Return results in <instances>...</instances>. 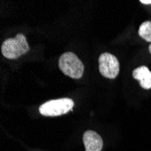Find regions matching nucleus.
Masks as SVG:
<instances>
[{"mask_svg":"<svg viewBox=\"0 0 151 151\" xmlns=\"http://www.w3.org/2000/svg\"><path fill=\"white\" fill-rule=\"evenodd\" d=\"M60 70L67 76L73 79H80L83 75L84 65L75 53L67 52L59 58Z\"/></svg>","mask_w":151,"mask_h":151,"instance_id":"1","label":"nucleus"},{"mask_svg":"<svg viewBox=\"0 0 151 151\" xmlns=\"http://www.w3.org/2000/svg\"><path fill=\"white\" fill-rule=\"evenodd\" d=\"M148 50H149V52H150V54H151V44H150V45L148 46Z\"/></svg>","mask_w":151,"mask_h":151,"instance_id":"9","label":"nucleus"},{"mask_svg":"<svg viewBox=\"0 0 151 151\" xmlns=\"http://www.w3.org/2000/svg\"><path fill=\"white\" fill-rule=\"evenodd\" d=\"M99 70L102 76L108 79H115L119 73V60L111 53H101L99 57Z\"/></svg>","mask_w":151,"mask_h":151,"instance_id":"4","label":"nucleus"},{"mask_svg":"<svg viewBox=\"0 0 151 151\" xmlns=\"http://www.w3.org/2000/svg\"><path fill=\"white\" fill-rule=\"evenodd\" d=\"M83 144L86 151H101L103 140L98 133L92 130H87L83 134Z\"/></svg>","mask_w":151,"mask_h":151,"instance_id":"5","label":"nucleus"},{"mask_svg":"<svg viewBox=\"0 0 151 151\" xmlns=\"http://www.w3.org/2000/svg\"><path fill=\"white\" fill-rule=\"evenodd\" d=\"M139 35L145 41L151 43V22L150 21L143 22L140 24L139 28Z\"/></svg>","mask_w":151,"mask_h":151,"instance_id":"7","label":"nucleus"},{"mask_svg":"<svg viewBox=\"0 0 151 151\" xmlns=\"http://www.w3.org/2000/svg\"><path fill=\"white\" fill-rule=\"evenodd\" d=\"M29 51L25 36L22 34L17 35L15 38L6 39L2 45V54L7 59H17Z\"/></svg>","mask_w":151,"mask_h":151,"instance_id":"2","label":"nucleus"},{"mask_svg":"<svg viewBox=\"0 0 151 151\" xmlns=\"http://www.w3.org/2000/svg\"><path fill=\"white\" fill-rule=\"evenodd\" d=\"M73 106V101L69 98L51 100L40 106L39 112L45 117H57L71 111Z\"/></svg>","mask_w":151,"mask_h":151,"instance_id":"3","label":"nucleus"},{"mask_svg":"<svg viewBox=\"0 0 151 151\" xmlns=\"http://www.w3.org/2000/svg\"><path fill=\"white\" fill-rule=\"evenodd\" d=\"M133 78L139 81L140 86L145 90L151 89V72L146 66L136 68L132 73Z\"/></svg>","mask_w":151,"mask_h":151,"instance_id":"6","label":"nucleus"},{"mask_svg":"<svg viewBox=\"0 0 151 151\" xmlns=\"http://www.w3.org/2000/svg\"><path fill=\"white\" fill-rule=\"evenodd\" d=\"M140 3L145 4V5H150L151 4V0H140Z\"/></svg>","mask_w":151,"mask_h":151,"instance_id":"8","label":"nucleus"}]
</instances>
